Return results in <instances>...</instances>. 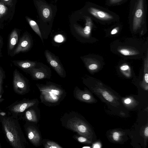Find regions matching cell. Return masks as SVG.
<instances>
[{
  "mask_svg": "<svg viewBox=\"0 0 148 148\" xmlns=\"http://www.w3.org/2000/svg\"><path fill=\"white\" fill-rule=\"evenodd\" d=\"M34 77L37 79H44L47 77L46 73L40 69L32 68L28 69Z\"/></svg>",
  "mask_w": 148,
  "mask_h": 148,
  "instance_id": "4fadbf2b",
  "label": "cell"
},
{
  "mask_svg": "<svg viewBox=\"0 0 148 148\" xmlns=\"http://www.w3.org/2000/svg\"><path fill=\"white\" fill-rule=\"evenodd\" d=\"M124 103L126 104H129L131 102V100L129 98L126 99L124 100Z\"/></svg>",
  "mask_w": 148,
  "mask_h": 148,
  "instance_id": "1f68e13d",
  "label": "cell"
},
{
  "mask_svg": "<svg viewBox=\"0 0 148 148\" xmlns=\"http://www.w3.org/2000/svg\"><path fill=\"white\" fill-rule=\"evenodd\" d=\"M2 125L10 143L14 148L24 147L21 132L15 121L10 117H3Z\"/></svg>",
  "mask_w": 148,
  "mask_h": 148,
  "instance_id": "3957f363",
  "label": "cell"
},
{
  "mask_svg": "<svg viewBox=\"0 0 148 148\" xmlns=\"http://www.w3.org/2000/svg\"><path fill=\"white\" fill-rule=\"evenodd\" d=\"M3 78V74L2 71L0 68V100L1 96L2 86Z\"/></svg>",
  "mask_w": 148,
  "mask_h": 148,
  "instance_id": "d4e9b609",
  "label": "cell"
},
{
  "mask_svg": "<svg viewBox=\"0 0 148 148\" xmlns=\"http://www.w3.org/2000/svg\"><path fill=\"white\" fill-rule=\"evenodd\" d=\"M31 45V40L29 37L27 35H24L21 37L14 51V55L28 51L30 48Z\"/></svg>",
  "mask_w": 148,
  "mask_h": 148,
  "instance_id": "30bf717a",
  "label": "cell"
},
{
  "mask_svg": "<svg viewBox=\"0 0 148 148\" xmlns=\"http://www.w3.org/2000/svg\"><path fill=\"white\" fill-rule=\"evenodd\" d=\"M14 63L19 67L24 69H29L34 67L35 62L31 61H14Z\"/></svg>",
  "mask_w": 148,
  "mask_h": 148,
  "instance_id": "9a60e30c",
  "label": "cell"
},
{
  "mask_svg": "<svg viewBox=\"0 0 148 148\" xmlns=\"http://www.w3.org/2000/svg\"><path fill=\"white\" fill-rule=\"evenodd\" d=\"M26 131L29 140L34 145L37 147L41 145V137L36 128L29 126L27 128Z\"/></svg>",
  "mask_w": 148,
  "mask_h": 148,
  "instance_id": "9c48e42d",
  "label": "cell"
},
{
  "mask_svg": "<svg viewBox=\"0 0 148 148\" xmlns=\"http://www.w3.org/2000/svg\"><path fill=\"white\" fill-rule=\"evenodd\" d=\"M18 40V35L17 31L14 30L11 33L9 40V48L12 50L17 43Z\"/></svg>",
  "mask_w": 148,
  "mask_h": 148,
  "instance_id": "5bb4252c",
  "label": "cell"
},
{
  "mask_svg": "<svg viewBox=\"0 0 148 148\" xmlns=\"http://www.w3.org/2000/svg\"><path fill=\"white\" fill-rule=\"evenodd\" d=\"M7 8L1 2H0V18L2 17L7 12Z\"/></svg>",
  "mask_w": 148,
  "mask_h": 148,
  "instance_id": "7402d4cb",
  "label": "cell"
},
{
  "mask_svg": "<svg viewBox=\"0 0 148 148\" xmlns=\"http://www.w3.org/2000/svg\"><path fill=\"white\" fill-rule=\"evenodd\" d=\"M129 68V66L127 65H123L120 67V69L123 71H125L127 70Z\"/></svg>",
  "mask_w": 148,
  "mask_h": 148,
  "instance_id": "f1b7e54d",
  "label": "cell"
},
{
  "mask_svg": "<svg viewBox=\"0 0 148 148\" xmlns=\"http://www.w3.org/2000/svg\"><path fill=\"white\" fill-rule=\"evenodd\" d=\"M55 40L58 42H61L63 41V38L61 35H58L56 36L54 38Z\"/></svg>",
  "mask_w": 148,
  "mask_h": 148,
  "instance_id": "4316f807",
  "label": "cell"
},
{
  "mask_svg": "<svg viewBox=\"0 0 148 148\" xmlns=\"http://www.w3.org/2000/svg\"><path fill=\"white\" fill-rule=\"evenodd\" d=\"M86 10L87 15L102 24L117 22L120 19L119 15L114 12L94 3H88Z\"/></svg>",
  "mask_w": 148,
  "mask_h": 148,
  "instance_id": "277c9868",
  "label": "cell"
},
{
  "mask_svg": "<svg viewBox=\"0 0 148 148\" xmlns=\"http://www.w3.org/2000/svg\"><path fill=\"white\" fill-rule=\"evenodd\" d=\"M62 125L66 129L86 137L89 135V130L86 125L75 112L65 114L61 120Z\"/></svg>",
  "mask_w": 148,
  "mask_h": 148,
  "instance_id": "5b68a950",
  "label": "cell"
},
{
  "mask_svg": "<svg viewBox=\"0 0 148 148\" xmlns=\"http://www.w3.org/2000/svg\"><path fill=\"white\" fill-rule=\"evenodd\" d=\"M27 19L32 29L39 36L42 40L43 41L41 33L37 23L35 21L28 18H27Z\"/></svg>",
  "mask_w": 148,
  "mask_h": 148,
  "instance_id": "ac0fdd59",
  "label": "cell"
},
{
  "mask_svg": "<svg viewBox=\"0 0 148 148\" xmlns=\"http://www.w3.org/2000/svg\"><path fill=\"white\" fill-rule=\"evenodd\" d=\"M4 0V1H8L9 0Z\"/></svg>",
  "mask_w": 148,
  "mask_h": 148,
  "instance_id": "e575fe53",
  "label": "cell"
},
{
  "mask_svg": "<svg viewBox=\"0 0 148 148\" xmlns=\"http://www.w3.org/2000/svg\"><path fill=\"white\" fill-rule=\"evenodd\" d=\"M37 102L36 99L23 102L13 106L11 109V111L16 113L23 112L28 108L34 106Z\"/></svg>",
  "mask_w": 148,
  "mask_h": 148,
  "instance_id": "8fae6325",
  "label": "cell"
},
{
  "mask_svg": "<svg viewBox=\"0 0 148 148\" xmlns=\"http://www.w3.org/2000/svg\"><path fill=\"white\" fill-rule=\"evenodd\" d=\"M45 53L48 62L60 76L63 77V69L56 57L47 50L45 51Z\"/></svg>",
  "mask_w": 148,
  "mask_h": 148,
  "instance_id": "ba28073f",
  "label": "cell"
},
{
  "mask_svg": "<svg viewBox=\"0 0 148 148\" xmlns=\"http://www.w3.org/2000/svg\"><path fill=\"white\" fill-rule=\"evenodd\" d=\"M37 86L40 91L41 102L48 106L57 105L66 95L65 91L61 88L54 84Z\"/></svg>",
  "mask_w": 148,
  "mask_h": 148,
  "instance_id": "7a4b0ae2",
  "label": "cell"
},
{
  "mask_svg": "<svg viewBox=\"0 0 148 148\" xmlns=\"http://www.w3.org/2000/svg\"><path fill=\"white\" fill-rule=\"evenodd\" d=\"M74 138L81 143H89V141L87 138L83 136H75Z\"/></svg>",
  "mask_w": 148,
  "mask_h": 148,
  "instance_id": "603a6c76",
  "label": "cell"
},
{
  "mask_svg": "<svg viewBox=\"0 0 148 148\" xmlns=\"http://www.w3.org/2000/svg\"><path fill=\"white\" fill-rule=\"evenodd\" d=\"M86 65L88 69L90 71H95L98 68V65L92 63Z\"/></svg>",
  "mask_w": 148,
  "mask_h": 148,
  "instance_id": "484cf974",
  "label": "cell"
},
{
  "mask_svg": "<svg viewBox=\"0 0 148 148\" xmlns=\"http://www.w3.org/2000/svg\"><path fill=\"white\" fill-rule=\"evenodd\" d=\"M120 137L119 134L117 132H114L112 134V137L113 139L115 141H118L119 140Z\"/></svg>",
  "mask_w": 148,
  "mask_h": 148,
  "instance_id": "83f0119b",
  "label": "cell"
},
{
  "mask_svg": "<svg viewBox=\"0 0 148 148\" xmlns=\"http://www.w3.org/2000/svg\"><path fill=\"white\" fill-rule=\"evenodd\" d=\"M0 147H1V146H0Z\"/></svg>",
  "mask_w": 148,
  "mask_h": 148,
  "instance_id": "d590c367",
  "label": "cell"
},
{
  "mask_svg": "<svg viewBox=\"0 0 148 148\" xmlns=\"http://www.w3.org/2000/svg\"><path fill=\"white\" fill-rule=\"evenodd\" d=\"M25 117L29 121L36 123L38 121L37 116L35 111L33 109L27 110L25 113Z\"/></svg>",
  "mask_w": 148,
  "mask_h": 148,
  "instance_id": "2e32d148",
  "label": "cell"
},
{
  "mask_svg": "<svg viewBox=\"0 0 148 148\" xmlns=\"http://www.w3.org/2000/svg\"><path fill=\"white\" fill-rule=\"evenodd\" d=\"M127 0H106V4L109 6H113L121 5Z\"/></svg>",
  "mask_w": 148,
  "mask_h": 148,
  "instance_id": "ffe728a7",
  "label": "cell"
},
{
  "mask_svg": "<svg viewBox=\"0 0 148 148\" xmlns=\"http://www.w3.org/2000/svg\"><path fill=\"white\" fill-rule=\"evenodd\" d=\"M86 147L90 148V147H83V148H86Z\"/></svg>",
  "mask_w": 148,
  "mask_h": 148,
  "instance_id": "836d02e7",
  "label": "cell"
},
{
  "mask_svg": "<svg viewBox=\"0 0 148 148\" xmlns=\"http://www.w3.org/2000/svg\"><path fill=\"white\" fill-rule=\"evenodd\" d=\"M13 84L14 90L18 94H22L27 90L26 82L16 69L14 72Z\"/></svg>",
  "mask_w": 148,
  "mask_h": 148,
  "instance_id": "8992f818",
  "label": "cell"
},
{
  "mask_svg": "<svg viewBox=\"0 0 148 148\" xmlns=\"http://www.w3.org/2000/svg\"><path fill=\"white\" fill-rule=\"evenodd\" d=\"M73 96L76 99L85 102L90 101L92 98L91 96L87 92L82 91L77 87L75 88Z\"/></svg>",
  "mask_w": 148,
  "mask_h": 148,
  "instance_id": "7c38bea8",
  "label": "cell"
},
{
  "mask_svg": "<svg viewBox=\"0 0 148 148\" xmlns=\"http://www.w3.org/2000/svg\"><path fill=\"white\" fill-rule=\"evenodd\" d=\"M86 20L85 25L84 28L74 25V27L76 32L80 36L85 37H88L90 36L93 26L92 18L88 15H85Z\"/></svg>",
  "mask_w": 148,
  "mask_h": 148,
  "instance_id": "52a82bcc",
  "label": "cell"
},
{
  "mask_svg": "<svg viewBox=\"0 0 148 148\" xmlns=\"http://www.w3.org/2000/svg\"><path fill=\"white\" fill-rule=\"evenodd\" d=\"M43 145L45 148H62V147L56 143L50 140L44 141Z\"/></svg>",
  "mask_w": 148,
  "mask_h": 148,
  "instance_id": "d6986e66",
  "label": "cell"
},
{
  "mask_svg": "<svg viewBox=\"0 0 148 148\" xmlns=\"http://www.w3.org/2000/svg\"><path fill=\"white\" fill-rule=\"evenodd\" d=\"M114 27L112 28L110 31V34L111 35H114L116 34L120 28L121 25L118 24L115 26Z\"/></svg>",
  "mask_w": 148,
  "mask_h": 148,
  "instance_id": "cb8c5ba5",
  "label": "cell"
},
{
  "mask_svg": "<svg viewBox=\"0 0 148 148\" xmlns=\"http://www.w3.org/2000/svg\"><path fill=\"white\" fill-rule=\"evenodd\" d=\"M102 95L104 98L109 102H112L113 100L112 96L108 92L104 91L102 92Z\"/></svg>",
  "mask_w": 148,
  "mask_h": 148,
  "instance_id": "44dd1931",
  "label": "cell"
},
{
  "mask_svg": "<svg viewBox=\"0 0 148 148\" xmlns=\"http://www.w3.org/2000/svg\"><path fill=\"white\" fill-rule=\"evenodd\" d=\"M144 134L146 136L148 137V127H147L145 128L144 131Z\"/></svg>",
  "mask_w": 148,
  "mask_h": 148,
  "instance_id": "4dcf8cb0",
  "label": "cell"
},
{
  "mask_svg": "<svg viewBox=\"0 0 148 148\" xmlns=\"http://www.w3.org/2000/svg\"><path fill=\"white\" fill-rule=\"evenodd\" d=\"M147 0H131L128 21L133 32H143L146 29Z\"/></svg>",
  "mask_w": 148,
  "mask_h": 148,
  "instance_id": "6da1fadb",
  "label": "cell"
},
{
  "mask_svg": "<svg viewBox=\"0 0 148 148\" xmlns=\"http://www.w3.org/2000/svg\"><path fill=\"white\" fill-rule=\"evenodd\" d=\"M41 12L43 18L46 20H49L52 16V12L50 8L47 5H44L41 7Z\"/></svg>",
  "mask_w": 148,
  "mask_h": 148,
  "instance_id": "e0dca14e",
  "label": "cell"
},
{
  "mask_svg": "<svg viewBox=\"0 0 148 148\" xmlns=\"http://www.w3.org/2000/svg\"><path fill=\"white\" fill-rule=\"evenodd\" d=\"M144 79L145 82L147 83H148V74L147 73H146L144 75Z\"/></svg>",
  "mask_w": 148,
  "mask_h": 148,
  "instance_id": "f546056e",
  "label": "cell"
},
{
  "mask_svg": "<svg viewBox=\"0 0 148 148\" xmlns=\"http://www.w3.org/2000/svg\"><path fill=\"white\" fill-rule=\"evenodd\" d=\"M93 148H100L101 146L98 143H96L93 145Z\"/></svg>",
  "mask_w": 148,
  "mask_h": 148,
  "instance_id": "d6a6232c",
  "label": "cell"
}]
</instances>
